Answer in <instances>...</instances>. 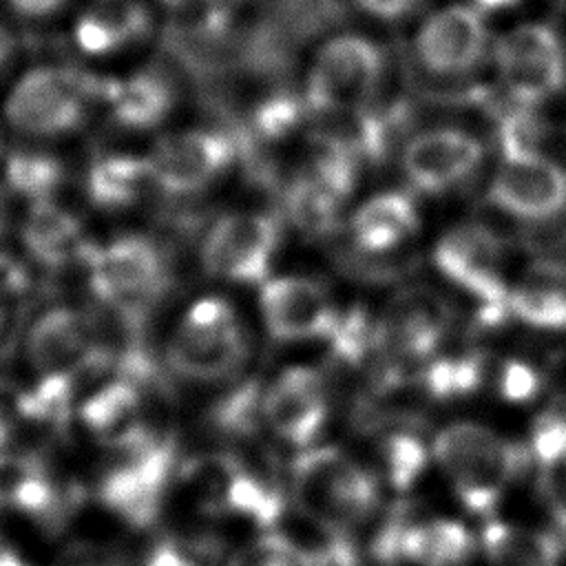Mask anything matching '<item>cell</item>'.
<instances>
[{
	"instance_id": "obj_38",
	"label": "cell",
	"mask_w": 566,
	"mask_h": 566,
	"mask_svg": "<svg viewBox=\"0 0 566 566\" xmlns=\"http://www.w3.org/2000/svg\"><path fill=\"white\" fill-rule=\"evenodd\" d=\"M9 51H11V38L7 35L4 29H0V66H2L4 60L9 57Z\"/></svg>"
},
{
	"instance_id": "obj_25",
	"label": "cell",
	"mask_w": 566,
	"mask_h": 566,
	"mask_svg": "<svg viewBox=\"0 0 566 566\" xmlns=\"http://www.w3.org/2000/svg\"><path fill=\"white\" fill-rule=\"evenodd\" d=\"M115 117L133 128H148L161 122L172 106V88L157 73H137L113 82L106 88Z\"/></svg>"
},
{
	"instance_id": "obj_31",
	"label": "cell",
	"mask_w": 566,
	"mask_h": 566,
	"mask_svg": "<svg viewBox=\"0 0 566 566\" xmlns=\"http://www.w3.org/2000/svg\"><path fill=\"white\" fill-rule=\"evenodd\" d=\"M228 566H298L276 533L261 535L256 542L237 551Z\"/></svg>"
},
{
	"instance_id": "obj_36",
	"label": "cell",
	"mask_w": 566,
	"mask_h": 566,
	"mask_svg": "<svg viewBox=\"0 0 566 566\" xmlns=\"http://www.w3.org/2000/svg\"><path fill=\"white\" fill-rule=\"evenodd\" d=\"M365 13L380 20H396L409 13L420 0H354Z\"/></svg>"
},
{
	"instance_id": "obj_6",
	"label": "cell",
	"mask_w": 566,
	"mask_h": 566,
	"mask_svg": "<svg viewBox=\"0 0 566 566\" xmlns=\"http://www.w3.org/2000/svg\"><path fill=\"white\" fill-rule=\"evenodd\" d=\"M433 261L455 285L473 294L484 307V321H500L509 312V287L502 279V243L480 223H462L442 234Z\"/></svg>"
},
{
	"instance_id": "obj_24",
	"label": "cell",
	"mask_w": 566,
	"mask_h": 566,
	"mask_svg": "<svg viewBox=\"0 0 566 566\" xmlns=\"http://www.w3.org/2000/svg\"><path fill=\"white\" fill-rule=\"evenodd\" d=\"M480 542L491 566H559L564 555L557 535L506 522H489Z\"/></svg>"
},
{
	"instance_id": "obj_23",
	"label": "cell",
	"mask_w": 566,
	"mask_h": 566,
	"mask_svg": "<svg viewBox=\"0 0 566 566\" xmlns=\"http://www.w3.org/2000/svg\"><path fill=\"white\" fill-rule=\"evenodd\" d=\"M473 553V537L469 528L455 520H424L407 522L400 544L398 562L416 566H462Z\"/></svg>"
},
{
	"instance_id": "obj_29",
	"label": "cell",
	"mask_w": 566,
	"mask_h": 566,
	"mask_svg": "<svg viewBox=\"0 0 566 566\" xmlns=\"http://www.w3.org/2000/svg\"><path fill=\"white\" fill-rule=\"evenodd\" d=\"M482 380V363L478 358H442L424 371V385L433 398L467 396Z\"/></svg>"
},
{
	"instance_id": "obj_26",
	"label": "cell",
	"mask_w": 566,
	"mask_h": 566,
	"mask_svg": "<svg viewBox=\"0 0 566 566\" xmlns=\"http://www.w3.org/2000/svg\"><path fill=\"white\" fill-rule=\"evenodd\" d=\"M226 511H232L261 526L272 528L283 517L285 504L274 486L265 484L245 467H241L230 482Z\"/></svg>"
},
{
	"instance_id": "obj_16",
	"label": "cell",
	"mask_w": 566,
	"mask_h": 566,
	"mask_svg": "<svg viewBox=\"0 0 566 566\" xmlns=\"http://www.w3.org/2000/svg\"><path fill=\"white\" fill-rule=\"evenodd\" d=\"M135 449V460L108 478L104 495L106 502L126 522L146 526L157 517L161 509L175 460V449L166 440H146Z\"/></svg>"
},
{
	"instance_id": "obj_39",
	"label": "cell",
	"mask_w": 566,
	"mask_h": 566,
	"mask_svg": "<svg viewBox=\"0 0 566 566\" xmlns=\"http://www.w3.org/2000/svg\"><path fill=\"white\" fill-rule=\"evenodd\" d=\"M478 9H500V7H511L517 0H475Z\"/></svg>"
},
{
	"instance_id": "obj_15",
	"label": "cell",
	"mask_w": 566,
	"mask_h": 566,
	"mask_svg": "<svg viewBox=\"0 0 566 566\" xmlns=\"http://www.w3.org/2000/svg\"><path fill=\"white\" fill-rule=\"evenodd\" d=\"M261 411L279 438L296 447H307L327 418L323 376L312 367L281 371L265 389Z\"/></svg>"
},
{
	"instance_id": "obj_18",
	"label": "cell",
	"mask_w": 566,
	"mask_h": 566,
	"mask_svg": "<svg viewBox=\"0 0 566 566\" xmlns=\"http://www.w3.org/2000/svg\"><path fill=\"white\" fill-rule=\"evenodd\" d=\"M482 153L478 137L455 128H436L409 139L402 150V170L420 190L438 192L464 179L480 164Z\"/></svg>"
},
{
	"instance_id": "obj_11",
	"label": "cell",
	"mask_w": 566,
	"mask_h": 566,
	"mask_svg": "<svg viewBox=\"0 0 566 566\" xmlns=\"http://www.w3.org/2000/svg\"><path fill=\"white\" fill-rule=\"evenodd\" d=\"M356 166L352 150L329 146L312 161L287 190V212L294 226L312 237L334 230L338 210L352 192Z\"/></svg>"
},
{
	"instance_id": "obj_21",
	"label": "cell",
	"mask_w": 566,
	"mask_h": 566,
	"mask_svg": "<svg viewBox=\"0 0 566 566\" xmlns=\"http://www.w3.org/2000/svg\"><path fill=\"white\" fill-rule=\"evenodd\" d=\"M285 544L298 566H354L356 555L347 531L323 524L294 509L292 517L276 522L272 531Z\"/></svg>"
},
{
	"instance_id": "obj_41",
	"label": "cell",
	"mask_w": 566,
	"mask_h": 566,
	"mask_svg": "<svg viewBox=\"0 0 566 566\" xmlns=\"http://www.w3.org/2000/svg\"><path fill=\"white\" fill-rule=\"evenodd\" d=\"M564 467H566V460H564ZM564 480H566V471H564Z\"/></svg>"
},
{
	"instance_id": "obj_19",
	"label": "cell",
	"mask_w": 566,
	"mask_h": 566,
	"mask_svg": "<svg viewBox=\"0 0 566 566\" xmlns=\"http://www.w3.org/2000/svg\"><path fill=\"white\" fill-rule=\"evenodd\" d=\"M509 312L531 327H566V263L553 259L531 263L509 290Z\"/></svg>"
},
{
	"instance_id": "obj_10",
	"label": "cell",
	"mask_w": 566,
	"mask_h": 566,
	"mask_svg": "<svg viewBox=\"0 0 566 566\" xmlns=\"http://www.w3.org/2000/svg\"><path fill=\"white\" fill-rule=\"evenodd\" d=\"M261 316L272 338L283 343L332 336L338 312L325 290L307 276H279L261 287Z\"/></svg>"
},
{
	"instance_id": "obj_8",
	"label": "cell",
	"mask_w": 566,
	"mask_h": 566,
	"mask_svg": "<svg viewBox=\"0 0 566 566\" xmlns=\"http://www.w3.org/2000/svg\"><path fill=\"white\" fill-rule=\"evenodd\" d=\"M279 243V226L272 217L259 212H232L221 217L203 239L201 261L208 274L259 283L270 270Z\"/></svg>"
},
{
	"instance_id": "obj_32",
	"label": "cell",
	"mask_w": 566,
	"mask_h": 566,
	"mask_svg": "<svg viewBox=\"0 0 566 566\" xmlns=\"http://www.w3.org/2000/svg\"><path fill=\"white\" fill-rule=\"evenodd\" d=\"M539 387H542V378L531 365H526L522 360H509L504 365L502 376H500V391L506 400L526 402V400L535 398Z\"/></svg>"
},
{
	"instance_id": "obj_22",
	"label": "cell",
	"mask_w": 566,
	"mask_h": 566,
	"mask_svg": "<svg viewBox=\"0 0 566 566\" xmlns=\"http://www.w3.org/2000/svg\"><path fill=\"white\" fill-rule=\"evenodd\" d=\"M146 27L148 15L137 0H93L77 22L75 40L82 51L102 55L137 40Z\"/></svg>"
},
{
	"instance_id": "obj_7",
	"label": "cell",
	"mask_w": 566,
	"mask_h": 566,
	"mask_svg": "<svg viewBox=\"0 0 566 566\" xmlns=\"http://www.w3.org/2000/svg\"><path fill=\"white\" fill-rule=\"evenodd\" d=\"M489 199L520 219H548L566 208V170L539 148H504Z\"/></svg>"
},
{
	"instance_id": "obj_34",
	"label": "cell",
	"mask_w": 566,
	"mask_h": 566,
	"mask_svg": "<svg viewBox=\"0 0 566 566\" xmlns=\"http://www.w3.org/2000/svg\"><path fill=\"white\" fill-rule=\"evenodd\" d=\"M542 385L548 389V394L559 400L566 402V347L555 352L544 369L542 376Z\"/></svg>"
},
{
	"instance_id": "obj_2",
	"label": "cell",
	"mask_w": 566,
	"mask_h": 566,
	"mask_svg": "<svg viewBox=\"0 0 566 566\" xmlns=\"http://www.w3.org/2000/svg\"><path fill=\"white\" fill-rule=\"evenodd\" d=\"M290 482L296 511L343 531L365 520L378 502L371 473L338 447L303 449L292 460Z\"/></svg>"
},
{
	"instance_id": "obj_27",
	"label": "cell",
	"mask_w": 566,
	"mask_h": 566,
	"mask_svg": "<svg viewBox=\"0 0 566 566\" xmlns=\"http://www.w3.org/2000/svg\"><path fill=\"white\" fill-rule=\"evenodd\" d=\"M93 184H95V195L102 201L130 203L148 188V184H155V177L148 159L115 157L97 166Z\"/></svg>"
},
{
	"instance_id": "obj_13",
	"label": "cell",
	"mask_w": 566,
	"mask_h": 566,
	"mask_svg": "<svg viewBox=\"0 0 566 566\" xmlns=\"http://www.w3.org/2000/svg\"><path fill=\"white\" fill-rule=\"evenodd\" d=\"M449 323L447 305L429 290L396 294L376 323V347L396 360H424L440 345Z\"/></svg>"
},
{
	"instance_id": "obj_20",
	"label": "cell",
	"mask_w": 566,
	"mask_h": 566,
	"mask_svg": "<svg viewBox=\"0 0 566 566\" xmlns=\"http://www.w3.org/2000/svg\"><path fill=\"white\" fill-rule=\"evenodd\" d=\"M416 230L418 210L402 192L376 195L352 217L354 241L367 254H385L402 245Z\"/></svg>"
},
{
	"instance_id": "obj_1",
	"label": "cell",
	"mask_w": 566,
	"mask_h": 566,
	"mask_svg": "<svg viewBox=\"0 0 566 566\" xmlns=\"http://www.w3.org/2000/svg\"><path fill=\"white\" fill-rule=\"evenodd\" d=\"M433 458L460 502L486 515L526 467V451L475 422L447 424L433 440Z\"/></svg>"
},
{
	"instance_id": "obj_5",
	"label": "cell",
	"mask_w": 566,
	"mask_h": 566,
	"mask_svg": "<svg viewBox=\"0 0 566 566\" xmlns=\"http://www.w3.org/2000/svg\"><path fill=\"white\" fill-rule=\"evenodd\" d=\"M491 55L502 88L524 106L553 97L566 84V49L544 22H522L504 31Z\"/></svg>"
},
{
	"instance_id": "obj_33",
	"label": "cell",
	"mask_w": 566,
	"mask_h": 566,
	"mask_svg": "<svg viewBox=\"0 0 566 566\" xmlns=\"http://www.w3.org/2000/svg\"><path fill=\"white\" fill-rule=\"evenodd\" d=\"M298 104L294 99L287 97H276L265 102L256 115H254V126L261 135L265 137H281L287 130H292V126L298 119Z\"/></svg>"
},
{
	"instance_id": "obj_40",
	"label": "cell",
	"mask_w": 566,
	"mask_h": 566,
	"mask_svg": "<svg viewBox=\"0 0 566 566\" xmlns=\"http://www.w3.org/2000/svg\"><path fill=\"white\" fill-rule=\"evenodd\" d=\"M164 4H170V7H181V4H190L195 0H161Z\"/></svg>"
},
{
	"instance_id": "obj_4",
	"label": "cell",
	"mask_w": 566,
	"mask_h": 566,
	"mask_svg": "<svg viewBox=\"0 0 566 566\" xmlns=\"http://www.w3.org/2000/svg\"><path fill=\"white\" fill-rule=\"evenodd\" d=\"M248 343L237 312L223 298L208 296L192 303L170 345V367L192 380L230 376L245 358Z\"/></svg>"
},
{
	"instance_id": "obj_3",
	"label": "cell",
	"mask_w": 566,
	"mask_h": 566,
	"mask_svg": "<svg viewBox=\"0 0 566 566\" xmlns=\"http://www.w3.org/2000/svg\"><path fill=\"white\" fill-rule=\"evenodd\" d=\"M385 73L378 44L358 33H340L318 46L305 77L307 108L321 115H363Z\"/></svg>"
},
{
	"instance_id": "obj_30",
	"label": "cell",
	"mask_w": 566,
	"mask_h": 566,
	"mask_svg": "<svg viewBox=\"0 0 566 566\" xmlns=\"http://www.w3.org/2000/svg\"><path fill=\"white\" fill-rule=\"evenodd\" d=\"M531 449L544 467L566 460V416L546 411L542 413L531 433Z\"/></svg>"
},
{
	"instance_id": "obj_37",
	"label": "cell",
	"mask_w": 566,
	"mask_h": 566,
	"mask_svg": "<svg viewBox=\"0 0 566 566\" xmlns=\"http://www.w3.org/2000/svg\"><path fill=\"white\" fill-rule=\"evenodd\" d=\"M13 4L15 11L27 13V15H46L55 9H60V4L64 0H9Z\"/></svg>"
},
{
	"instance_id": "obj_28",
	"label": "cell",
	"mask_w": 566,
	"mask_h": 566,
	"mask_svg": "<svg viewBox=\"0 0 566 566\" xmlns=\"http://www.w3.org/2000/svg\"><path fill=\"white\" fill-rule=\"evenodd\" d=\"M380 455L385 464V475L389 484L398 491L409 489L420 478L429 460V453L420 438L407 431L389 433L380 444Z\"/></svg>"
},
{
	"instance_id": "obj_17",
	"label": "cell",
	"mask_w": 566,
	"mask_h": 566,
	"mask_svg": "<svg viewBox=\"0 0 566 566\" xmlns=\"http://www.w3.org/2000/svg\"><path fill=\"white\" fill-rule=\"evenodd\" d=\"M99 290L124 310H139L166 285L161 252L142 237H128L106 248L95 265Z\"/></svg>"
},
{
	"instance_id": "obj_9",
	"label": "cell",
	"mask_w": 566,
	"mask_h": 566,
	"mask_svg": "<svg viewBox=\"0 0 566 566\" xmlns=\"http://www.w3.org/2000/svg\"><path fill=\"white\" fill-rule=\"evenodd\" d=\"M489 49L482 11L453 2L429 13L413 35L418 62L433 75L453 77L473 71Z\"/></svg>"
},
{
	"instance_id": "obj_14",
	"label": "cell",
	"mask_w": 566,
	"mask_h": 566,
	"mask_svg": "<svg viewBox=\"0 0 566 566\" xmlns=\"http://www.w3.org/2000/svg\"><path fill=\"white\" fill-rule=\"evenodd\" d=\"M232 157L230 137L212 130H181L164 137L148 161L159 188L184 195L210 184Z\"/></svg>"
},
{
	"instance_id": "obj_35",
	"label": "cell",
	"mask_w": 566,
	"mask_h": 566,
	"mask_svg": "<svg viewBox=\"0 0 566 566\" xmlns=\"http://www.w3.org/2000/svg\"><path fill=\"white\" fill-rule=\"evenodd\" d=\"M146 566H201V564L195 555L184 551V546L164 542L150 551Z\"/></svg>"
},
{
	"instance_id": "obj_12",
	"label": "cell",
	"mask_w": 566,
	"mask_h": 566,
	"mask_svg": "<svg viewBox=\"0 0 566 566\" xmlns=\"http://www.w3.org/2000/svg\"><path fill=\"white\" fill-rule=\"evenodd\" d=\"M86 86L73 73L60 69H35L11 91L9 119L38 135H55L73 128L84 115Z\"/></svg>"
}]
</instances>
